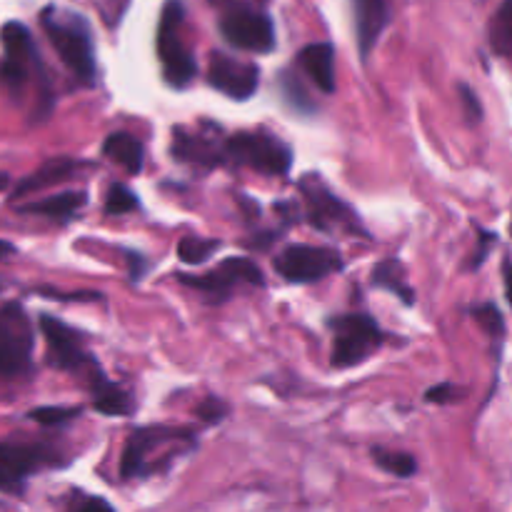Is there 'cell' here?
<instances>
[{"label": "cell", "mask_w": 512, "mask_h": 512, "mask_svg": "<svg viewBox=\"0 0 512 512\" xmlns=\"http://www.w3.org/2000/svg\"><path fill=\"white\" fill-rule=\"evenodd\" d=\"M43 28L50 43L58 50L60 60L70 68V73L85 85L95 83V50L90 30L83 18L73 13H60L55 8L43 10Z\"/></svg>", "instance_id": "cell-1"}, {"label": "cell", "mask_w": 512, "mask_h": 512, "mask_svg": "<svg viewBox=\"0 0 512 512\" xmlns=\"http://www.w3.org/2000/svg\"><path fill=\"white\" fill-rule=\"evenodd\" d=\"M40 330H43L45 343H48V358L53 368L83 375L90 388L105 378L100 363L85 348V338L80 335V330L70 328L53 315H40Z\"/></svg>", "instance_id": "cell-2"}, {"label": "cell", "mask_w": 512, "mask_h": 512, "mask_svg": "<svg viewBox=\"0 0 512 512\" xmlns=\"http://www.w3.org/2000/svg\"><path fill=\"white\" fill-rule=\"evenodd\" d=\"M183 18L185 10L180 0H168L163 5L158 23V58L163 65V75L173 88H185L198 75L193 55L183 43Z\"/></svg>", "instance_id": "cell-3"}, {"label": "cell", "mask_w": 512, "mask_h": 512, "mask_svg": "<svg viewBox=\"0 0 512 512\" xmlns=\"http://www.w3.org/2000/svg\"><path fill=\"white\" fill-rule=\"evenodd\" d=\"M33 330L18 303L0 308V383H15L30 373Z\"/></svg>", "instance_id": "cell-4"}, {"label": "cell", "mask_w": 512, "mask_h": 512, "mask_svg": "<svg viewBox=\"0 0 512 512\" xmlns=\"http://www.w3.org/2000/svg\"><path fill=\"white\" fill-rule=\"evenodd\" d=\"M330 328L335 330L333 343V368L345 370L353 365L365 363L375 350L383 343V330L378 328L373 318L363 313L340 315V318L330 320Z\"/></svg>", "instance_id": "cell-5"}, {"label": "cell", "mask_w": 512, "mask_h": 512, "mask_svg": "<svg viewBox=\"0 0 512 512\" xmlns=\"http://www.w3.org/2000/svg\"><path fill=\"white\" fill-rule=\"evenodd\" d=\"M225 158L263 175H285L293 165V153L288 145L268 133L233 135L225 143Z\"/></svg>", "instance_id": "cell-6"}, {"label": "cell", "mask_w": 512, "mask_h": 512, "mask_svg": "<svg viewBox=\"0 0 512 512\" xmlns=\"http://www.w3.org/2000/svg\"><path fill=\"white\" fill-rule=\"evenodd\" d=\"M220 33L233 48L250 53H270L275 48V25L270 15L245 5L225 10L220 18Z\"/></svg>", "instance_id": "cell-7"}, {"label": "cell", "mask_w": 512, "mask_h": 512, "mask_svg": "<svg viewBox=\"0 0 512 512\" xmlns=\"http://www.w3.org/2000/svg\"><path fill=\"white\" fill-rule=\"evenodd\" d=\"M343 268V258L330 248H315V245H288L275 258V270L290 283H318L330 273Z\"/></svg>", "instance_id": "cell-8"}, {"label": "cell", "mask_w": 512, "mask_h": 512, "mask_svg": "<svg viewBox=\"0 0 512 512\" xmlns=\"http://www.w3.org/2000/svg\"><path fill=\"white\" fill-rule=\"evenodd\" d=\"M300 190H303L305 205H308V220L315 228H345L353 235H365V228L358 223L353 210H350L343 200L335 198V195L330 193L328 185H325L318 175H305V178L300 180Z\"/></svg>", "instance_id": "cell-9"}, {"label": "cell", "mask_w": 512, "mask_h": 512, "mask_svg": "<svg viewBox=\"0 0 512 512\" xmlns=\"http://www.w3.org/2000/svg\"><path fill=\"white\" fill-rule=\"evenodd\" d=\"M180 283H185L188 288L200 290L203 295H208L213 303H223L230 298L235 285H263V270L248 258H228L208 275H180Z\"/></svg>", "instance_id": "cell-10"}, {"label": "cell", "mask_w": 512, "mask_h": 512, "mask_svg": "<svg viewBox=\"0 0 512 512\" xmlns=\"http://www.w3.org/2000/svg\"><path fill=\"white\" fill-rule=\"evenodd\" d=\"M5 48V63L0 68L3 80L8 83V88L13 93H20L23 85L28 83L30 68H40V58L35 53V43L30 30L25 28L18 20H10L3 25V33H0Z\"/></svg>", "instance_id": "cell-11"}, {"label": "cell", "mask_w": 512, "mask_h": 512, "mask_svg": "<svg viewBox=\"0 0 512 512\" xmlns=\"http://www.w3.org/2000/svg\"><path fill=\"white\" fill-rule=\"evenodd\" d=\"M208 83L228 98L248 100L258 90L260 70L253 63H243L225 53H213L210 55Z\"/></svg>", "instance_id": "cell-12"}, {"label": "cell", "mask_w": 512, "mask_h": 512, "mask_svg": "<svg viewBox=\"0 0 512 512\" xmlns=\"http://www.w3.org/2000/svg\"><path fill=\"white\" fill-rule=\"evenodd\" d=\"M190 438L188 430H173V428H143L135 430L130 435V440L125 443L123 458H120V475L125 480L140 478V475H148V455L155 448L165 443H173V440Z\"/></svg>", "instance_id": "cell-13"}, {"label": "cell", "mask_w": 512, "mask_h": 512, "mask_svg": "<svg viewBox=\"0 0 512 512\" xmlns=\"http://www.w3.org/2000/svg\"><path fill=\"white\" fill-rule=\"evenodd\" d=\"M390 20V0H355V30L363 60L370 58Z\"/></svg>", "instance_id": "cell-14"}, {"label": "cell", "mask_w": 512, "mask_h": 512, "mask_svg": "<svg viewBox=\"0 0 512 512\" xmlns=\"http://www.w3.org/2000/svg\"><path fill=\"white\" fill-rule=\"evenodd\" d=\"M173 155L175 160L200 165V168H215V165L225 160V150L220 153L215 145H210L208 140L200 138V135H190L185 128L173 130Z\"/></svg>", "instance_id": "cell-15"}, {"label": "cell", "mask_w": 512, "mask_h": 512, "mask_svg": "<svg viewBox=\"0 0 512 512\" xmlns=\"http://www.w3.org/2000/svg\"><path fill=\"white\" fill-rule=\"evenodd\" d=\"M0 463L8 470H13L20 478H28L43 465L55 463V453L43 445H13V443H0Z\"/></svg>", "instance_id": "cell-16"}, {"label": "cell", "mask_w": 512, "mask_h": 512, "mask_svg": "<svg viewBox=\"0 0 512 512\" xmlns=\"http://www.w3.org/2000/svg\"><path fill=\"white\" fill-rule=\"evenodd\" d=\"M300 65L305 73L313 78L323 93H333L335 90V50L330 43H313L305 45L300 53Z\"/></svg>", "instance_id": "cell-17"}, {"label": "cell", "mask_w": 512, "mask_h": 512, "mask_svg": "<svg viewBox=\"0 0 512 512\" xmlns=\"http://www.w3.org/2000/svg\"><path fill=\"white\" fill-rule=\"evenodd\" d=\"M103 153L108 160L123 165L130 175L143 173V145H140V140L133 138L130 133H110L103 143Z\"/></svg>", "instance_id": "cell-18"}, {"label": "cell", "mask_w": 512, "mask_h": 512, "mask_svg": "<svg viewBox=\"0 0 512 512\" xmlns=\"http://www.w3.org/2000/svg\"><path fill=\"white\" fill-rule=\"evenodd\" d=\"M85 200H88V195H85L83 190H68V193L50 195V198L38 200V203L23 205L20 213L43 215V218H53V220H68L83 208Z\"/></svg>", "instance_id": "cell-19"}, {"label": "cell", "mask_w": 512, "mask_h": 512, "mask_svg": "<svg viewBox=\"0 0 512 512\" xmlns=\"http://www.w3.org/2000/svg\"><path fill=\"white\" fill-rule=\"evenodd\" d=\"M90 390H93V403L98 413L108 415V418H125L135 410V400L130 398V393H125L120 385L110 383L108 378H103Z\"/></svg>", "instance_id": "cell-20"}, {"label": "cell", "mask_w": 512, "mask_h": 512, "mask_svg": "<svg viewBox=\"0 0 512 512\" xmlns=\"http://www.w3.org/2000/svg\"><path fill=\"white\" fill-rule=\"evenodd\" d=\"M373 285L390 290V293L398 295L405 305H415V293H413V288H410L408 278H405V268L400 260L390 258V260H383V263L375 265Z\"/></svg>", "instance_id": "cell-21"}, {"label": "cell", "mask_w": 512, "mask_h": 512, "mask_svg": "<svg viewBox=\"0 0 512 512\" xmlns=\"http://www.w3.org/2000/svg\"><path fill=\"white\" fill-rule=\"evenodd\" d=\"M75 168H78V163H75V160H65V158L50 160V163H45L43 168L35 170L28 180H23V183L18 185V190H15V195L35 193V190L48 188V185L63 183V180H68L70 175L75 173Z\"/></svg>", "instance_id": "cell-22"}, {"label": "cell", "mask_w": 512, "mask_h": 512, "mask_svg": "<svg viewBox=\"0 0 512 512\" xmlns=\"http://www.w3.org/2000/svg\"><path fill=\"white\" fill-rule=\"evenodd\" d=\"M490 45L503 58H512V0H505L490 20Z\"/></svg>", "instance_id": "cell-23"}, {"label": "cell", "mask_w": 512, "mask_h": 512, "mask_svg": "<svg viewBox=\"0 0 512 512\" xmlns=\"http://www.w3.org/2000/svg\"><path fill=\"white\" fill-rule=\"evenodd\" d=\"M220 245H223L220 240L193 238V235H188V238H183L178 243V258L185 265H200L213 258V253H218Z\"/></svg>", "instance_id": "cell-24"}, {"label": "cell", "mask_w": 512, "mask_h": 512, "mask_svg": "<svg viewBox=\"0 0 512 512\" xmlns=\"http://www.w3.org/2000/svg\"><path fill=\"white\" fill-rule=\"evenodd\" d=\"M373 460L390 475H398V478H413L415 470H418V463L415 458H410L408 453H390V450L375 448Z\"/></svg>", "instance_id": "cell-25"}, {"label": "cell", "mask_w": 512, "mask_h": 512, "mask_svg": "<svg viewBox=\"0 0 512 512\" xmlns=\"http://www.w3.org/2000/svg\"><path fill=\"white\" fill-rule=\"evenodd\" d=\"M135 208H138V198L125 185H110L108 198H105V213L125 215Z\"/></svg>", "instance_id": "cell-26"}, {"label": "cell", "mask_w": 512, "mask_h": 512, "mask_svg": "<svg viewBox=\"0 0 512 512\" xmlns=\"http://www.w3.org/2000/svg\"><path fill=\"white\" fill-rule=\"evenodd\" d=\"M80 415V408H35L30 410V420L45 425V428H55V425L70 423Z\"/></svg>", "instance_id": "cell-27"}, {"label": "cell", "mask_w": 512, "mask_h": 512, "mask_svg": "<svg viewBox=\"0 0 512 512\" xmlns=\"http://www.w3.org/2000/svg\"><path fill=\"white\" fill-rule=\"evenodd\" d=\"M280 85H283L285 100L293 105V110H298V113H303V115H308L310 110H313V103H310L308 95H305V90L300 88V83L293 78V75L285 73L283 80H280Z\"/></svg>", "instance_id": "cell-28"}, {"label": "cell", "mask_w": 512, "mask_h": 512, "mask_svg": "<svg viewBox=\"0 0 512 512\" xmlns=\"http://www.w3.org/2000/svg\"><path fill=\"white\" fill-rule=\"evenodd\" d=\"M473 315H475V320H478V323L483 325L490 335H493V338H503L505 320H503V313H500L493 303L480 305V308L473 310Z\"/></svg>", "instance_id": "cell-29"}, {"label": "cell", "mask_w": 512, "mask_h": 512, "mask_svg": "<svg viewBox=\"0 0 512 512\" xmlns=\"http://www.w3.org/2000/svg\"><path fill=\"white\" fill-rule=\"evenodd\" d=\"M195 413H198V418L205 420V423H220V420L228 415V405L218 398H205Z\"/></svg>", "instance_id": "cell-30"}, {"label": "cell", "mask_w": 512, "mask_h": 512, "mask_svg": "<svg viewBox=\"0 0 512 512\" xmlns=\"http://www.w3.org/2000/svg\"><path fill=\"white\" fill-rule=\"evenodd\" d=\"M23 490H25V478H20V475H15L13 470H8L3 463H0V493L23 495Z\"/></svg>", "instance_id": "cell-31"}, {"label": "cell", "mask_w": 512, "mask_h": 512, "mask_svg": "<svg viewBox=\"0 0 512 512\" xmlns=\"http://www.w3.org/2000/svg\"><path fill=\"white\" fill-rule=\"evenodd\" d=\"M458 393L460 390L455 388L453 383H443L430 388L428 393H425V400H428V403H450V400H458Z\"/></svg>", "instance_id": "cell-32"}, {"label": "cell", "mask_w": 512, "mask_h": 512, "mask_svg": "<svg viewBox=\"0 0 512 512\" xmlns=\"http://www.w3.org/2000/svg\"><path fill=\"white\" fill-rule=\"evenodd\" d=\"M460 98H463V105H465V113H468V118L470 120H480V115H483V108H480V100L475 98V93L468 88V85H460Z\"/></svg>", "instance_id": "cell-33"}, {"label": "cell", "mask_w": 512, "mask_h": 512, "mask_svg": "<svg viewBox=\"0 0 512 512\" xmlns=\"http://www.w3.org/2000/svg\"><path fill=\"white\" fill-rule=\"evenodd\" d=\"M128 263H130V275H133V280L138 283V280L145 275V270H148V263H145V258L140 253H128Z\"/></svg>", "instance_id": "cell-34"}, {"label": "cell", "mask_w": 512, "mask_h": 512, "mask_svg": "<svg viewBox=\"0 0 512 512\" xmlns=\"http://www.w3.org/2000/svg\"><path fill=\"white\" fill-rule=\"evenodd\" d=\"M480 240H483V243H480V250H478L480 255H475L473 268L483 265V260H485V255H488V248H490V243H493V240H495V235L493 233H485V230H480Z\"/></svg>", "instance_id": "cell-35"}, {"label": "cell", "mask_w": 512, "mask_h": 512, "mask_svg": "<svg viewBox=\"0 0 512 512\" xmlns=\"http://www.w3.org/2000/svg\"><path fill=\"white\" fill-rule=\"evenodd\" d=\"M505 290H508V300L512 305V263L505 265Z\"/></svg>", "instance_id": "cell-36"}, {"label": "cell", "mask_w": 512, "mask_h": 512, "mask_svg": "<svg viewBox=\"0 0 512 512\" xmlns=\"http://www.w3.org/2000/svg\"><path fill=\"white\" fill-rule=\"evenodd\" d=\"M13 253H15L13 245L5 243V240H0V263H3V260H8Z\"/></svg>", "instance_id": "cell-37"}, {"label": "cell", "mask_w": 512, "mask_h": 512, "mask_svg": "<svg viewBox=\"0 0 512 512\" xmlns=\"http://www.w3.org/2000/svg\"><path fill=\"white\" fill-rule=\"evenodd\" d=\"M8 183H10V180H8V175H5V173H0V193H3V190L8 188Z\"/></svg>", "instance_id": "cell-38"}, {"label": "cell", "mask_w": 512, "mask_h": 512, "mask_svg": "<svg viewBox=\"0 0 512 512\" xmlns=\"http://www.w3.org/2000/svg\"><path fill=\"white\" fill-rule=\"evenodd\" d=\"M510 230H512V225H510Z\"/></svg>", "instance_id": "cell-39"}]
</instances>
